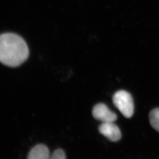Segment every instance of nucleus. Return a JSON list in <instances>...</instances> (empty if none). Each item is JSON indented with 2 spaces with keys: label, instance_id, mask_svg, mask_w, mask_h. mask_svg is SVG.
Segmentation results:
<instances>
[{
  "label": "nucleus",
  "instance_id": "f03ea898",
  "mask_svg": "<svg viewBox=\"0 0 159 159\" xmlns=\"http://www.w3.org/2000/svg\"><path fill=\"white\" fill-rule=\"evenodd\" d=\"M113 102L125 117L130 118L134 113V103L130 93L124 90L116 92L113 96Z\"/></svg>",
  "mask_w": 159,
  "mask_h": 159
},
{
  "label": "nucleus",
  "instance_id": "7ed1b4c3",
  "mask_svg": "<svg viewBox=\"0 0 159 159\" xmlns=\"http://www.w3.org/2000/svg\"><path fill=\"white\" fill-rule=\"evenodd\" d=\"M92 115L95 119L102 123L114 122L117 120V116L106 105L99 103L95 106L92 110Z\"/></svg>",
  "mask_w": 159,
  "mask_h": 159
},
{
  "label": "nucleus",
  "instance_id": "0eeeda50",
  "mask_svg": "<svg viewBox=\"0 0 159 159\" xmlns=\"http://www.w3.org/2000/svg\"><path fill=\"white\" fill-rule=\"evenodd\" d=\"M51 158L52 159H66V156L62 149H58L53 152Z\"/></svg>",
  "mask_w": 159,
  "mask_h": 159
},
{
  "label": "nucleus",
  "instance_id": "39448f33",
  "mask_svg": "<svg viewBox=\"0 0 159 159\" xmlns=\"http://www.w3.org/2000/svg\"><path fill=\"white\" fill-rule=\"evenodd\" d=\"M50 158L48 147L43 144H38L30 150L27 156L28 159H48Z\"/></svg>",
  "mask_w": 159,
  "mask_h": 159
},
{
  "label": "nucleus",
  "instance_id": "423d86ee",
  "mask_svg": "<svg viewBox=\"0 0 159 159\" xmlns=\"http://www.w3.org/2000/svg\"><path fill=\"white\" fill-rule=\"evenodd\" d=\"M149 120L152 127L159 132V108H155L150 112Z\"/></svg>",
  "mask_w": 159,
  "mask_h": 159
},
{
  "label": "nucleus",
  "instance_id": "f257e3e1",
  "mask_svg": "<svg viewBox=\"0 0 159 159\" xmlns=\"http://www.w3.org/2000/svg\"><path fill=\"white\" fill-rule=\"evenodd\" d=\"M29 50L24 39L16 34L7 33L0 37V61L9 67H17L29 58Z\"/></svg>",
  "mask_w": 159,
  "mask_h": 159
},
{
  "label": "nucleus",
  "instance_id": "20e7f679",
  "mask_svg": "<svg viewBox=\"0 0 159 159\" xmlns=\"http://www.w3.org/2000/svg\"><path fill=\"white\" fill-rule=\"evenodd\" d=\"M98 130L102 134L111 141H119L122 137L120 130L113 122L102 123L99 126Z\"/></svg>",
  "mask_w": 159,
  "mask_h": 159
}]
</instances>
